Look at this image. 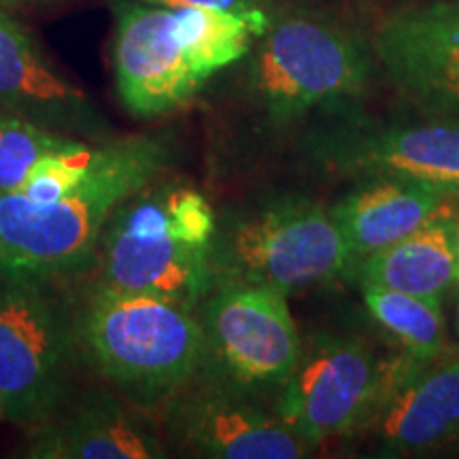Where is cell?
Returning a JSON list of instances; mask_svg holds the SVG:
<instances>
[{
  "mask_svg": "<svg viewBox=\"0 0 459 459\" xmlns=\"http://www.w3.org/2000/svg\"><path fill=\"white\" fill-rule=\"evenodd\" d=\"M73 141L26 115L0 107V194L17 192L34 166Z\"/></svg>",
  "mask_w": 459,
  "mask_h": 459,
  "instance_id": "obj_19",
  "label": "cell"
},
{
  "mask_svg": "<svg viewBox=\"0 0 459 459\" xmlns=\"http://www.w3.org/2000/svg\"><path fill=\"white\" fill-rule=\"evenodd\" d=\"M370 426L381 457L417 455L459 438V358L419 370Z\"/></svg>",
  "mask_w": 459,
  "mask_h": 459,
  "instance_id": "obj_15",
  "label": "cell"
},
{
  "mask_svg": "<svg viewBox=\"0 0 459 459\" xmlns=\"http://www.w3.org/2000/svg\"><path fill=\"white\" fill-rule=\"evenodd\" d=\"M359 283L443 300L459 285L451 215L426 223L398 243L359 260Z\"/></svg>",
  "mask_w": 459,
  "mask_h": 459,
  "instance_id": "obj_17",
  "label": "cell"
},
{
  "mask_svg": "<svg viewBox=\"0 0 459 459\" xmlns=\"http://www.w3.org/2000/svg\"><path fill=\"white\" fill-rule=\"evenodd\" d=\"M169 152L152 136H126L99 147L77 189L48 204L0 194V262L41 274H65L94 255L117 206L156 181Z\"/></svg>",
  "mask_w": 459,
  "mask_h": 459,
  "instance_id": "obj_3",
  "label": "cell"
},
{
  "mask_svg": "<svg viewBox=\"0 0 459 459\" xmlns=\"http://www.w3.org/2000/svg\"><path fill=\"white\" fill-rule=\"evenodd\" d=\"M3 419H7V411H4L3 400H0V421H3Z\"/></svg>",
  "mask_w": 459,
  "mask_h": 459,
  "instance_id": "obj_23",
  "label": "cell"
},
{
  "mask_svg": "<svg viewBox=\"0 0 459 459\" xmlns=\"http://www.w3.org/2000/svg\"><path fill=\"white\" fill-rule=\"evenodd\" d=\"M368 71V56L349 32L311 17H285L264 32L254 88L274 122H291L313 107L355 96Z\"/></svg>",
  "mask_w": 459,
  "mask_h": 459,
  "instance_id": "obj_9",
  "label": "cell"
},
{
  "mask_svg": "<svg viewBox=\"0 0 459 459\" xmlns=\"http://www.w3.org/2000/svg\"><path fill=\"white\" fill-rule=\"evenodd\" d=\"M451 232H453V243H455L457 260H459V196L455 200V206H453V213H451Z\"/></svg>",
  "mask_w": 459,
  "mask_h": 459,
  "instance_id": "obj_22",
  "label": "cell"
},
{
  "mask_svg": "<svg viewBox=\"0 0 459 459\" xmlns=\"http://www.w3.org/2000/svg\"><path fill=\"white\" fill-rule=\"evenodd\" d=\"M426 361L402 355L381 361L361 338L321 334L300 353L274 406L308 449L368 428L387 400L411 381Z\"/></svg>",
  "mask_w": 459,
  "mask_h": 459,
  "instance_id": "obj_6",
  "label": "cell"
},
{
  "mask_svg": "<svg viewBox=\"0 0 459 459\" xmlns=\"http://www.w3.org/2000/svg\"><path fill=\"white\" fill-rule=\"evenodd\" d=\"M74 336L94 368L141 406L166 402L204 364L196 313L158 296L94 287Z\"/></svg>",
  "mask_w": 459,
  "mask_h": 459,
  "instance_id": "obj_4",
  "label": "cell"
},
{
  "mask_svg": "<svg viewBox=\"0 0 459 459\" xmlns=\"http://www.w3.org/2000/svg\"><path fill=\"white\" fill-rule=\"evenodd\" d=\"M254 395L215 378H194L166 400V432L181 449L211 459H298L311 455L290 428Z\"/></svg>",
  "mask_w": 459,
  "mask_h": 459,
  "instance_id": "obj_11",
  "label": "cell"
},
{
  "mask_svg": "<svg viewBox=\"0 0 459 459\" xmlns=\"http://www.w3.org/2000/svg\"><path fill=\"white\" fill-rule=\"evenodd\" d=\"M99 156V147L91 149L82 141L56 149L34 166L30 177L15 194L34 204H48L77 189L90 175Z\"/></svg>",
  "mask_w": 459,
  "mask_h": 459,
  "instance_id": "obj_20",
  "label": "cell"
},
{
  "mask_svg": "<svg viewBox=\"0 0 459 459\" xmlns=\"http://www.w3.org/2000/svg\"><path fill=\"white\" fill-rule=\"evenodd\" d=\"M268 26L264 9L230 13L119 3L113 39L119 99L136 117L175 111L215 73L240 60Z\"/></svg>",
  "mask_w": 459,
  "mask_h": 459,
  "instance_id": "obj_1",
  "label": "cell"
},
{
  "mask_svg": "<svg viewBox=\"0 0 459 459\" xmlns=\"http://www.w3.org/2000/svg\"><path fill=\"white\" fill-rule=\"evenodd\" d=\"M372 319L381 324L404 351L432 364L445 347V317L438 300L419 298L381 285H361Z\"/></svg>",
  "mask_w": 459,
  "mask_h": 459,
  "instance_id": "obj_18",
  "label": "cell"
},
{
  "mask_svg": "<svg viewBox=\"0 0 459 459\" xmlns=\"http://www.w3.org/2000/svg\"><path fill=\"white\" fill-rule=\"evenodd\" d=\"M49 274L0 262V400L7 419L39 423L57 409L77 349L74 319Z\"/></svg>",
  "mask_w": 459,
  "mask_h": 459,
  "instance_id": "obj_7",
  "label": "cell"
},
{
  "mask_svg": "<svg viewBox=\"0 0 459 459\" xmlns=\"http://www.w3.org/2000/svg\"><path fill=\"white\" fill-rule=\"evenodd\" d=\"M209 260L211 290L243 283L285 294L334 279L353 262L332 211L298 196L271 200L217 226Z\"/></svg>",
  "mask_w": 459,
  "mask_h": 459,
  "instance_id": "obj_5",
  "label": "cell"
},
{
  "mask_svg": "<svg viewBox=\"0 0 459 459\" xmlns=\"http://www.w3.org/2000/svg\"><path fill=\"white\" fill-rule=\"evenodd\" d=\"M145 4H156L166 9H213L230 13H247L262 9V0H139Z\"/></svg>",
  "mask_w": 459,
  "mask_h": 459,
  "instance_id": "obj_21",
  "label": "cell"
},
{
  "mask_svg": "<svg viewBox=\"0 0 459 459\" xmlns=\"http://www.w3.org/2000/svg\"><path fill=\"white\" fill-rule=\"evenodd\" d=\"M204 364L211 378L249 395L281 392L302 353L285 291L217 285L206 294Z\"/></svg>",
  "mask_w": 459,
  "mask_h": 459,
  "instance_id": "obj_8",
  "label": "cell"
},
{
  "mask_svg": "<svg viewBox=\"0 0 459 459\" xmlns=\"http://www.w3.org/2000/svg\"><path fill=\"white\" fill-rule=\"evenodd\" d=\"M375 54L402 94L429 113L459 117V3L436 0L385 17Z\"/></svg>",
  "mask_w": 459,
  "mask_h": 459,
  "instance_id": "obj_12",
  "label": "cell"
},
{
  "mask_svg": "<svg viewBox=\"0 0 459 459\" xmlns=\"http://www.w3.org/2000/svg\"><path fill=\"white\" fill-rule=\"evenodd\" d=\"M459 192L404 179H370L332 209L351 260L398 243L446 217Z\"/></svg>",
  "mask_w": 459,
  "mask_h": 459,
  "instance_id": "obj_14",
  "label": "cell"
},
{
  "mask_svg": "<svg viewBox=\"0 0 459 459\" xmlns=\"http://www.w3.org/2000/svg\"><path fill=\"white\" fill-rule=\"evenodd\" d=\"M332 175L404 179L459 192V119L434 124H336L308 141Z\"/></svg>",
  "mask_w": 459,
  "mask_h": 459,
  "instance_id": "obj_10",
  "label": "cell"
},
{
  "mask_svg": "<svg viewBox=\"0 0 459 459\" xmlns=\"http://www.w3.org/2000/svg\"><path fill=\"white\" fill-rule=\"evenodd\" d=\"M0 107L56 132L85 130L91 115L83 91L54 71L30 34L4 11H0Z\"/></svg>",
  "mask_w": 459,
  "mask_h": 459,
  "instance_id": "obj_16",
  "label": "cell"
},
{
  "mask_svg": "<svg viewBox=\"0 0 459 459\" xmlns=\"http://www.w3.org/2000/svg\"><path fill=\"white\" fill-rule=\"evenodd\" d=\"M455 324H457V334H459V300H457V313H455Z\"/></svg>",
  "mask_w": 459,
  "mask_h": 459,
  "instance_id": "obj_24",
  "label": "cell"
},
{
  "mask_svg": "<svg viewBox=\"0 0 459 459\" xmlns=\"http://www.w3.org/2000/svg\"><path fill=\"white\" fill-rule=\"evenodd\" d=\"M455 3H459V0H455Z\"/></svg>",
  "mask_w": 459,
  "mask_h": 459,
  "instance_id": "obj_25",
  "label": "cell"
},
{
  "mask_svg": "<svg viewBox=\"0 0 459 459\" xmlns=\"http://www.w3.org/2000/svg\"><path fill=\"white\" fill-rule=\"evenodd\" d=\"M34 459H156L164 445L141 404L108 392L85 394L62 412H49L34 429Z\"/></svg>",
  "mask_w": 459,
  "mask_h": 459,
  "instance_id": "obj_13",
  "label": "cell"
},
{
  "mask_svg": "<svg viewBox=\"0 0 459 459\" xmlns=\"http://www.w3.org/2000/svg\"><path fill=\"white\" fill-rule=\"evenodd\" d=\"M215 230L203 194L152 181L124 200L102 230L94 287L158 296L194 311L213 283Z\"/></svg>",
  "mask_w": 459,
  "mask_h": 459,
  "instance_id": "obj_2",
  "label": "cell"
}]
</instances>
